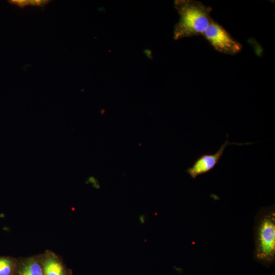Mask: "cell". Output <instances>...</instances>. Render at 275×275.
I'll return each instance as SVG.
<instances>
[{"label": "cell", "instance_id": "3", "mask_svg": "<svg viewBox=\"0 0 275 275\" xmlns=\"http://www.w3.org/2000/svg\"><path fill=\"white\" fill-rule=\"evenodd\" d=\"M202 35L217 51L228 54L235 55L240 52L242 46L221 25L213 20Z\"/></svg>", "mask_w": 275, "mask_h": 275}, {"label": "cell", "instance_id": "1", "mask_svg": "<svg viewBox=\"0 0 275 275\" xmlns=\"http://www.w3.org/2000/svg\"><path fill=\"white\" fill-rule=\"evenodd\" d=\"M174 7L180 16L174 29L175 40L202 35L213 20L211 8L200 2L176 0Z\"/></svg>", "mask_w": 275, "mask_h": 275}, {"label": "cell", "instance_id": "5", "mask_svg": "<svg viewBox=\"0 0 275 275\" xmlns=\"http://www.w3.org/2000/svg\"><path fill=\"white\" fill-rule=\"evenodd\" d=\"M44 275H72L60 256L51 250H46L39 254Z\"/></svg>", "mask_w": 275, "mask_h": 275}, {"label": "cell", "instance_id": "6", "mask_svg": "<svg viewBox=\"0 0 275 275\" xmlns=\"http://www.w3.org/2000/svg\"><path fill=\"white\" fill-rule=\"evenodd\" d=\"M13 275H44L39 254L18 258Z\"/></svg>", "mask_w": 275, "mask_h": 275}, {"label": "cell", "instance_id": "2", "mask_svg": "<svg viewBox=\"0 0 275 275\" xmlns=\"http://www.w3.org/2000/svg\"><path fill=\"white\" fill-rule=\"evenodd\" d=\"M253 231L255 259L265 264L272 263L275 260L274 205L260 209L255 218Z\"/></svg>", "mask_w": 275, "mask_h": 275}, {"label": "cell", "instance_id": "7", "mask_svg": "<svg viewBox=\"0 0 275 275\" xmlns=\"http://www.w3.org/2000/svg\"><path fill=\"white\" fill-rule=\"evenodd\" d=\"M18 258L0 256V275H13Z\"/></svg>", "mask_w": 275, "mask_h": 275}, {"label": "cell", "instance_id": "4", "mask_svg": "<svg viewBox=\"0 0 275 275\" xmlns=\"http://www.w3.org/2000/svg\"><path fill=\"white\" fill-rule=\"evenodd\" d=\"M227 138L225 142L214 153H204L199 156L194 162L190 167L185 171L193 178L206 174L217 165L221 159L224 151L229 145H236L238 146L250 145L256 143H230L228 141V134H226Z\"/></svg>", "mask_w": 275, "mask_h": 275}]
</instances>
